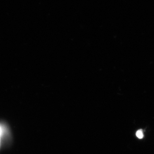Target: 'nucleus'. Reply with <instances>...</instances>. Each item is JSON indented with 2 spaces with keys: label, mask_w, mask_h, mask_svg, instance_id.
<instances>
[{
  "label": "nucleus",
  "mask_w": 154,
  "mask_h": 154,
  "mask_svg": "<svg viewBox=\"0 0 154 154\" xmlns=\"http://www.w3.org/2000/svg\"><path fill=\"white\" fill-rule=\"evenodd\" d=\"M136 136L139 139H142L144 137V134L142 130H139L136 132Z\"/></svg>",
  "instance_id": "1"
}]
</instances>
